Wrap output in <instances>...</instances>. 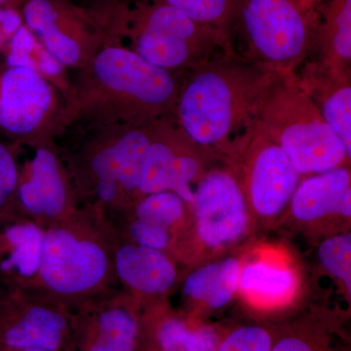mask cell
<instances>
[{
  "instance_id": "cell-1",
  "label": "cell",
  "mask_w": 351,
  "mask_h": 351,
  "mask_svg": "<svg viewBox=\"0 0 351 351\" xmlns=\"http://www.w3.org/2000/svg\"><path fill=\"white\" fill-rule=\"evenodd\" d=\"M278 73L226 51L184 75L176 104L177 124L196 145L226 156L257 119Z\"/></svg>"
},
{
  "instance_id": "cell-2",
  "label": "cell",
  "mask_w": 351,
  "mask_h": 351,
  "mask_svg": "<svg viewBox=\"0 0 351 351\" xmlns=\"http://www.w3.org/2000/svg\"><path fill=\"white\" fill-rule=\"evenodd\" d=\"M115 237L110 219L90 206L46 228L36 289L73 309L117 288Z\"/></svg>"
},
{
  "instance_id": "cell-3",
  "label": "cell",
  "mask_w": 351,
  "mask_h": 351,
  "mask_svg": "<svg viewBox=\"0 0 351 351\" xmlns=\"http://www.w3.org/2000/svg\"><path fill=\"white\" fill-rule=\"evenodd\" d=\"M255 123L285 152L302 176L350 162L345 145L300 86L295 73L277 75L261 104Z\"/></svg>"
},
{
  "instance_id": "cell-4",
  "label": "cell",
  "mask_w": 351,
  "mask_h": 351,
  "mask_svg": "<svg viewBox=\"0 0 351 351\" xmlns=\"http://www.w3.org/2000/svg\"><path fill=\"white\" fill-rule=\"evenodd\" d=\"M315 13L300 0H239L230 31V48L263 69L290 75L308 59Z\"/></svg>"
},
{
  "instance_id": "cell-5",
  "label": "cell",
  "mask_w": 351,
  "mask_h": 351,
  "mask_svg": "<svg viewBox=\"0 0 351 351\" xmlns=\"http://www.w3.org/2000/svg\"><path fill=\"white\" fill-rule=\"evenodd\" d=\"M230 50L226 34L195 22L164 0L138 7L135 52L158 68L186 75Z\"/></svg>"
},
{
  "instance_id": "cell-6",
  "label": "cell",
  "mask_w": 351,
  "mask_h": 351,
  "mask_svg": "<svg viewBox=\"0 0 351 351\" xmlns=\"http://www.w3.org/2000/svg\"><path fill=\"white\" fill-rule=\"evenodd\" d=\"M226 157L249 209L269 219L289 206L302 176L256 123L235 138Z\"/></svg>"
},
{
  "instance_id": "cell-7",
  "label": "cell",
  "mask_w": 351,
  "mask_h": 351,
  "mask_svg": "<svg viewBox=\"0 0 351 351\" xmlns=\"http://www.w3.org/2000/svg\"><path fill=\"white\" fill-rule=\"evenodd\" d=\"M71 311L38 289L0 284V351L59 350Z\"/></svg>"
},
{
  "instance_id": "cell-8",
  "label": "cell",
  "mask_w": 351,
  "mask_h": 351,
  "mask_svg": "<svg viewBox=\"0 0 351 351\" xmlns=\"http://www.w3.org/2000/svg\"><path fill=\"white\" fill-rule=\"evenodd\" d=\"M94 71L106 87L125 97L145 121L175 115L181 83L172 73L149 63L135 51L117 47L101 51Z\"/></svg>"
},
{
  "instance_id": "cell-9",
  "label": "cell",
  "mask_w": 351,
  "mask_h": 351,
  "mask_svg": "<svg viewBox=\"0 0 351 351\" xmlns=\"http://www.w3.org/2000/svg\"><path fill=\"white\" fill-rule=\"evenodd\" d=\"M152 133V129H133L92 156L88 166L94 202L90 207L112 218L138 199Z\"/></svg>"
},
{
  "instance_id": "cell-10",
  "label": "cell",
  "mask_w": 351,
  "mask_h": 351,
  "mask_svg": "<svg viewBox=\"0 0 351 351\" xmlns=\"http://www.w3.org/2000/svg\"><path fill=\"white\" fill-rule=\"evenodd\" d=\"M211 154L180 128L174 126L152 128V143L138 197L161 191H172L189 206L193 200V184L206 172L204 156Z\"/></svg>"
},
{
  "instance_id": "cell-11",
  "label": "cell",
  "mask_w": 351,
  "mask_h": 351,
  "mask_svg": "<svg viewBox=\"0 0 351 351\" xmlns=\"http://www.w3.org/2000/svg\"><path fill=\"white\" fill-rule=\"evenodd\" d=\"M191 206L198 237L210 248L234 243L248 230L250 209L228 168L204 173L197 182Z\"/></svg>"
},
{
  "instance_id": "cell-12",
  "label": "cell",
  "mask_w": 351,
  "mask_h": 351,
  "mask_svg": "<svg viewBox=\"0 0 351 351\" xmlns=\"http://www.w3.org/2000/svg\"><path fill=\"white\" fill-rule=\"evenodd\" d=\"M78 208L57 156L44 147L38 149L25 174H19L15 216L46 230L71 218Z\"/></svg>"
},
{
  "instance_id": "cell-13",
  "label": "cell",
  "mask_w": 351,
  "mask_h": 351,
  "mask_svg": "<svg viewBox=\"0 0 351 351\" xmlns=\"http://www.w3.org/2000/svg\"><path fill=\"white\" fill-rule=\"evenodd\" d=\"M113 260L119 285L134 299L161 297L177 281V267L169 254L140 246L117 233Z\"/></svg>"
},
{
  "instance_id": "cell-14",
  "label": "cell",
  "mask_w": 351,
  "mask_h": 351,
  "mask_svg": "<svg viewBox=\"0 0 351 351\" xmlns=\"http://www.w3.org/2000/svg\"><path fill=\"white\" fill-rule=\"evenodd\" d=\"M52 93L36 69L8 68L0 76V128L12 135L36 129L49 110Z\"/></svg>"
},
{
  "instance_id": "cell-15",
  "label": "cell",
  "mask_w": 351,
  "mask_h": 351,
  "mask_svg": "<svg viewBox=\"0 0 351 351\" xmlns=\"http://www.w3.org/2000/svg\"><path fill=\"white\" fill-rule=\"evenodd\" d=\"M134 304L131 295L113 288L73 308L91 321L85 351H133L138 330Z\"/></svg>"
},
{
  "instance_id": "cell-16",
  "label": "cell",
  "mask_w": 351,
  "mask_h": 351,
  "mask_svg": "<svg viewBox=\"0 0 351 351\" xmlns=\"http://www.w3.org/2000/svg\"><path fill=\"white\" fill-rule=\"evenodd\" d=\"M295 76L351 158V71H337L306 60Z\"/></svg>"
},
{
  "instance_id": "cell-17",
  "label": "cell",
  "mask_w": 351,
  "mask_h": 351,
  "mask_svg": "<svg viewBox=\"0 0 351 351\" xmlns=\"http://www.w3.org/2000/svg\"><path fill=\"white\" fill-rule=\"evenodd\" d=\"M45 230L24 218L0 221V284L38 288Z\"/></svg>"
},
{
  "instance_id": "cell-18",
  "label": "cell",
  "mask_w": 351,
  "mask_h": 351,
  "mask_svg": "<svg viewBox=\"0 0 351 351\" xmlns=\"http://www.w3.org/2000/svg\"><path fill=\"white\" fill-rule=\"evenodd\" d=\"M291 213L301 221H315L328 217H351L350 165L302 179L290 201Z\"/></svg>"
},
{
  "instance_id": "cell-19",
  "label": "cell",
  "mask_w": 351,
  "mask_h": 351,
  "mask_svg": "<svg viewBox=\"0 0 351 351\" xmlns=\"http://www.w3.org/2000/svg\"><path fill=\"white\" fill-rule=\"evenodd\" d=\"M314 13L309 55L327 68L351 71V0H321Z\"/></svg>"
},
{
  "instance_id": "cell-20",
  "label": "cell",
  "mask_w": 351,
  "mask_h": 351,
  "mask_svg": "<svg viewBox=\"0 0 351 351\" xmlns=\"http://www.w3.org/2000/svg\"><path fill=\"white\" fill-rule=\"evenodd\" d=\"M241 265L234 258L210 263L191 272L182 285V294L212 309L230 304L239 290Z\"/></svg>"
},
{
  "instance_id": "cell-21",
  "label": "cell",
  "mask_w": 351,
  "mask_h": 351,
  "mask_svg": "<svg viewBox=\"0 0 351 351\" xmlns=\"http://www.w3.org/2000/svg\"><path fill=\"white\" fill-rule=\"evenodd\" d=\"M24 18L46 51L60 63L71 66L80 59V45L60 27L59 13L50 0H29L24 7Z\"/></svg>"
},
{
  "instance_id": "cell-22",
  "label": "cell",
  "mask_w": 351,
  "mask_h": 351,
  "mask_svg": "<svg viewBox=\"0 0 351 351\" xmlns=\"http://www.w3.org/2000/svg\"><path fill=\"white\" fill-rule=\"evenodd\" d=\"M295 284L294 272L288 267L260 261L242 267L239 289L252 301L271 304L285 301Z\"/></svg>"
},
{
  "instance_id": "cell-23",
  "label": "cell",
  "mask_w": 351,
  "mask_h": 351,
  "mask_svg": "<svg viewBox=\"0 0 351 351\" xmlns=\"http://www.w3.org/2000/svg\"><path fill=\"white\" fill-rule=\"evenodd\" d=\"M186 206L189 205L172 191H161L141 196L119 215L144 219L174 232L184 219Z\"/></svg>"
},
{
  "instance_id": "cell-24",
  "label": "cell",
  "mask_w": 351,
  "mask_h": 351,
  "mask_svg": "<svg viewBox=\"0 0 351 351\" xmlns=\"http://www.w3.org/2000/svg\"><path fill=\"white\" fill-rule=\"evenodd\" d=\"M157 341L163 351H216L219 343L212 328L191 329L178 318L164 321L157 332Z\"/></svg>"
},
{
  "instance_id": "cell-25",
  "label": "cell",
  "mask_w": 351,
  "mask_h": 351,
  "mask_svg": "<svg viewBox=\"0 0 351 351\" xmlns=\"http://www.w3.org/2000/svg\"><path fill=\"white\" fill-rule=\"evenodd\" d=\"M195 22L228 36L239 0H164Z\"/></svg>"
},
{
  "instance_id": "cell-26",
  "label": "cell",
  "mask_w": 351,
  "mask_h": 351,
  "mask_svg": "<svg viewBox=\"0 0 351 351\" xmlns=\"http://www.w3.org/2000/svg\"><path fill=\"white\" fill-rule=\"evenodd\" d=\"M318 258L326 271L341 281L351 295V234L339 233L325 239L318 248Z\"/></svg>"
},
{
  "instance_id": "cell-27",
  "label": "cell",
  "mask_w": 351,
  "mask_h": 351,
  "mask_svg": "<svg viewBox=\"0 0 351 351\" xmlns=\"http://www.w3.org/2000/svg\"><path fill=\"white\" fill-rule=\"evenodd\" d=\"M19 169L5 145L0 143V221L18 218L14 214Z\"/></svg>"
},
{
  "instance_id": "cell-28",
  "label": "cell",
  "mask_w": 351,
  "mask_h": 351,
  "mask_svg": "<svg viewBox=\"0 0 351 351\" xmlns=\"http://www.w3.org/2000/svg\"><path fill=\"white\" fill-rule=\"evenodd\" d=\"M272 346L271 336L267 330L245 326L230 332L216 351H271Z\"/></svg>"
},
{
  "instance_id": "cell-29",
  "label": "cell",
  "mask_w": 351,
  "mask_h": 351,
  "mask_svg": "<svg viewBox=\"0 0 351 351\" xmlns=\"http://www.w3.org/2000/svg\"><path fill=\"white\" fill-rule=\"evenodd\" d=\"M36 47V41L31 31L21 25L9 40V53L7 56L29 57Z\"/></svg>"
},
{
  "instance_id": "cell-30",
  "label": "cell",
  "mask_w": 351,
  "mask_h": 351,
  "mask_svg": "<svg viewBox=\"0 0 351 351\" xmlns=\"http://www.w3.org/2000/svg\"><path fill=\"white\" fill-rule=\"evenodd\" d=\"M22 25V18L11 7H0V46L10 40Z\"/></svg>"
},
{
  "instance_id": "cell-31",
  "label": "cell",
  "mask_w": 351,
  "mask_h": 351,
  "mask_svg": "<svg viewBox=\"0 0 351 351\" xmlns=\"http://www.w3.org/2000/svg\"><path fill=\"white\" fill-rule=\"evenodd\" d=\"M271 351H314V350L302 339L287 337L272 346Z\"/></svg>"
},
{
  "instance_id": "cell-32",
  "label": "cell",
  "mask_w": 351,
  "mask_h": 351,
  "mask_svg": "<svg viewBox=\"0 0 351 351\" xmlns=\"http://www.w3.org/2000/svg\"><path fill=\"white\" fill-rule=\"evenodd\" d=\"M39 68L47 75H56L61 73L62 64L46 51L39 55Z\"/></svg>"
},
{
  "instance_id": "cell-33",
  "label": "cell",
  "mask_w": 351,
  "mask_h": 351,
  "mask_svg": "<svg viewBox=\"0 0 351 351\" xmlns=\"http://www.w3.org/2000/svg\"><path fill=\"white\" fill-rule=\"evenodd\" d=\"M320 1L321 0H300L302 9L309 13L314 12V9Z\"/></svg>"
},
{
  "instance_id": "cell-34",
  "label": "cell",
  "mask_w": 351,
  "mask_h": 351,
  "mask_svg": "<svg viewBox=\"0 0 351 351\" xmlns=\"http://www.w3.org/2000/svg\"><path fill=\"white\" fill-rule=\"evenodd\" d=\"M12 0H0V7H7V4L10 3Z\"/></svg>"
},
{
  "instance_id": "cell-35",
  "label": "cell",
  "mask_w": 351,
  "mask_h": 351,
  "mask_svg": "<svg viewBox=\"0 0 351 351\" xmlns=\"http://www.w3.org/2000/svg\"><path fill=\"white\" fill-rule=\"evenodd\" d=\"M24 351H56V350H27Z\"/></svg>"
}]
</instances>
